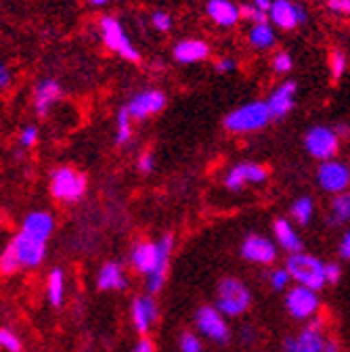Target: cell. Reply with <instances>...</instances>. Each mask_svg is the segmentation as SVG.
I'll use <instances>...</instances> for the list:
<instances>
[{"label":"cell","instance_id":"obj_37","mask_svg":"<svg viewBox=\"0 0 350 352\" xmlns=\"http://www.w3.org/2000/svg\"><path fill=\"white\" fill-rule=\"evenodd\" d=\"M137 168H139L141 174H151L153 168H155V157H153V153H151V151L141 153V155H139V162H137Z\"/></svg>","mask_w":350,"mask_h":352},{"label":"cell","instance_id":"obj_22","mask_svg":"<svg viewBox=\"0 0 350 352\" xmlns=\"http://www.w3.org/2000/svg\"><path fill=\"white\" fill-rule=\"evenodd\" d=\"M206 11H208V17L221 28H233L241 19L239 7L233 5L231 0H208Z\"/></svg>","mask_w":350,"mask_h":352},{"label":"cell","instance_id":"obj_41","mask_svg":"<svg viewBox=\"0 0 350 352\" xmlns=\"http://www.w3.org/2000/svg\"><path fill=\"white\" fill-rule=\"evenodd\" d=\"M214 69H216L218 74H229V72L235 69V61L229 59V57H223V59H218V61H216Z\"/></svg>","mask_w":350,"mask_h":352},{"label":"cell","instance_id":"obj_44","mask_svg":"<svg viewBox=\"0 0 350 352\" xmlns=\"http://www.w3.org/2000/svg\"><path fill=\"white\" fill-rule=\"evenodd\" d=\"M340 256H342L344 260H350V231L344 235V239H342V243H340Z\"/></svg>","mask_w":350,"mask_h":352},{"label":"cell","instance_id":"obj_38","mask_svg":"<svg viewBox=\"0 0 350 352\" xmlns=\"http://www.w3.org/2000/svg\"><path fill=\"white\" fill-rule=\"evenodd\" d=\"M287 283H289V273H287V269H277V271L271 273V285H273L275 289H283Z\"/></svg>","mask_w":350,"mask_h":352},{"label":"cell","instance_id":"obj_49","mask_svg":"<svg viewBox=\"0 0 350 352\" xmlns=\"http://www.w3.org/2000/svg\"><path fill=\"white\" fill-rule=\"evenodd\" d=\"M250 338H254V331H250V329H243V340H245V342H250Z\"/></svg>","mask_w":350,"mask_h":352},{"label":"cell","instance_id":"obj_28","mask_svg":"<svg viewBox=\"0 0 350 352\" xmlns=\"http://www.w3.org/2000/svg\"><path fill=\"white\" fill-rule=\"evenodd\" d=\"M350 218V193H338L331 201V220L333 223H344Z\"/></svg>","mask_w":350,"mask_h":352},{"label":"cell","instance_id":"obj_32","mask_svg":"<svg viewBox=\"0 0 350 352\" xmlns=\"http://www.w3.org/2000/svg\"><path fill=\"white\" fill-rule=\"evenodd\" d=\"M151 25H153V30H157L160 34H166V32L172 30V15L166 13V11H155V13L151 15Z\"/></svg>","mask_w":350,"mask_h":352},{"label":"cell","instance_id":"obj_23","mask_svg":"<svg viewBox=\"0 0 350 352\" xmlns=\"http://www.w3.org/2000/svg\"><path fill=\"white\" fill-rule=\"evenodd\" d=\"M97 287L101 292H118L128 287L126 273L122 269V264L118 262H105L97 273Z\"/></svg>","mask_w":350,"mask_h":352},{"label":"cell","instance_id":"obj_48","mask_svg":"<svg viewBox=\"0 0 350 352\" xmlns=\"http://www.w3.org/2000/svg\"><path fill=\"white\" fill-rule=\"evenodd\" d=\"M111 0H89V5H93V7H103V5H109Z\"/></svg>","mask_w":350,"mask_h":352},{"label":"cell","instance_id":"obj_7","mask_svg":"<svg viewBox=\"0 0 350 352\" xmlns=\"http://www.w3.org/2000/svg\"><path fill=\"white\" fill-rule=\"evenodd\" d=\"M304 147L315 160L327 162L336 155L338 147H340V137L336 135L333 128L327 126H315L306 132L304 137Z\"/></svg>","mask_w":350,"mask_h":352},{"label":"cell","instance_id":"obj_45","mask_svg":"<svg viewBox=\"0 0 350 352\" xmlns=\"http://www.w3.org/2000/svg\"><path fill=\"white\" fill-rule=\"evenodd\" d=\"M271 3H273V0H252V5H254L256 9H260V11H265V13H269Z\"/></svg>","mask_w":350,"mask_h":352},{"label":"cell","instance_id":"obj_33","mask_svg":"<svg viewBox=\"0 0 350 352\" xmlns=\"http://www.w3.org/2000/svg\"><path fill=\"white\" fill-rule=\"evenodd\" d=\"M329 69H331V78H333V80H340V78L344 76V72H346V57H344V53L336 51V53L331 55V59H329Z\"/></svg>","mask_w":350,"mask_h":352},{"label":"cell","instance_id":"obj_19","mask_svg":"<svg viewBox=\"0 0 350 352\" xmlns=\"http://www.w3.org/2000/svg\"><path fill=\"white\" fill-rule=\"evenodd\" d=\"M55 231V218L49 214V212H30L25 218H23V225H21V233L34 237V239H40V241H49L51 235Z\"/></svg>","mask_w":350,"mask_h":352},{"label":"cell","instance_id":"obj_12","mask_svg":"<svg viewBox=\"0 0 350 352\" xmlns=\"http://www.w3.org/2000/svg\"><path fill=\"white\" fill-rule=\"evenodd\" d=\"M285 306L292 317L296 319H309L317 313L319 308V296L315 289H309V287H294L287 292V298H285Z\"/></svg>","mask_w":350,"mask_h":352},{"label":"cell","instance_id":"obj_35","mask_svg":"<svg viewBox=\"0 0 350 352\" xmlns=\"http://www.w3.org/2000/svg\"><path fill=\"white\" fill-rule=\"evenodd\" d=\"M181 352H201V342L195 333L181 336Z\"/></svg>","mask_w":350,"mask_h":352},{"label":"cell","instance_id":"obj_25","mask_svg":"<svg viewBox=\"0 0 350 352\" xmlns=\"http://www.w3.org/2000/svg\"><path fill=\"white\" fill-rule=\"evenodd\" d=\"M248 40H250V44L254 49L267 51L275 44V32L267 21L265 23H254L252 30L248 32Z\"/></svg>","mask_w":350,"mask_h":352},{"label":"cell","instance_id":"obj_9","mask_svg":"<svg viewBox=\"0 0 350 352\" xmlns=\"http://www.w3.org/2000/svg\"><path fill=\"white\" fill-rule=\"evenodd\" d=\"M166 95L157 88H147V91H139L130 97L126 109L133 120H147L155 113H160L166 107Z\"/></svg>","mask_w":350,"mask_h":352},{"label":"cell","instance_id":"obj_11","mask_svg":"<svg viewBox=\"0 0 350 352\" xmlns=\"http://www.w3.org/2000/svg\"><path fill=\"white\" fill-rule=\"evenodd\" d=\"M317 181L327 193H333V195L344 193L350 185V168H346V164L342 162L327 160L319 166Z\"/></svg>","mask_w":350,"mask_h":352},{"label":"cell","instance_id":"obj_27","mask_svg":"<svg viewBox=\"0 0 350 352\" xmlns=\"http://www.w3.org/2000/svg\"><path fill=\"white\" fill-rule=\"evenodd\" d=\"M133 139V118H130L126 105L118 109V118H116V143L120 147H126Z\"/></svg>","mask_w":350,"mask_h":352},{"label":"cell","instance_id":"obj_10","mask_svg":"<svg viewBox=\"0 0 350 352\" xmlns=\"http://www.w3.org/2000/svg\"><path fill=\"white\" fill-rule=\"evenodd\" d=\"M195 325L212 342H218V344L229 342V336H231L229 325L214 306H201L199 308V311L195 313Z\"/></svg>","mask_w":350,"mask_h":352},{"label":"cell","instance_id":"obj_20","mask_svg":"<svg viewBox=\"0 0 350 352\" xmlns=\"http://www.w3.org/2000/svg\"><path fill=\"white\" fill-rule=\"evenodd\" d=\"M241 256L250 262L269 264L277 258V250L269 239L260 237V235H250L241 245Z\"/></svg>","mask_w":350,"mask_h":352},{"label":"cell","instance_id":"obj_39","mask_svg":"<svg viewBox=\"0 0 350 352\" xmlns=\"http://www.w3.org/2000/svg\"><path fill=\"white\" fill-rule=\"evenodd\" d=\"M327 5L333 13L350 15V0H327Z\"/></svg>","mask_w":350,"mask_h":352},{"label":"cell","instance_id":"obj_46","mask_svg":"<svg viewBox=\"0 0 350 352\" xmlns=\"http://www.w3.org/2000/svg\"><path fill=\"white\" fill-rule=\"evenodd\" d=\"M321 352H338V344H336V342H329V340H327V342L323 340Z\"/></svg>","mask_w":350,"mask_h":352},{"label":"cell","instance_id":"obj_18","mask_svg":"<svg viewBox=\"0 0 350 352\" xmlns=\"http://www.w3.org/2000/svg\"><path fill=\"white\" fill-rule=\"evenodd\" d=\"M265 103L269 107L271 120L285 118L294 109V103H296V82L289 80V82L281 84L279 88H275L269 97V101H265Z\"/></svg>","mask_w":350,"mask_h":352},{"label":"cell","instance_id":"obj_4","mask_svg":"<svg viewBox=\"0 0 350 352\" xmlns=\"http://www.w3.org/2000/svg\"><path fill=\"white\" fill-rule=\"evenodd\" d=\"M287 273L298 285L309 289H321L325 285V264L309 254H292L287 260Z\"/></svg>","mask_w":350,"mask_h":352},{"label":"cell","instance_id":"obj_30","mask_svg":"<svg viewBox=\"0 0 350 352\" xmlns=\"http://www.w3.org/2000/svg\"><path fill=\"white\" fill-rule=\"evenodd\" d=\"M0 348H5L7 352H21L19 336L7 327H0Z\"/></svg>","mask_w":350,"mask_h":352},{"label":"cell","instance_id":"obj_34","mask_svg":"<svg viewBox=\"0 0 350 352\" xmlns=\"http://www.w3.org/2000/svg\"><path fill=\"white\" fill-rule=\"evenodd\" d=\"M292 67H294V61H292V57L285 51L283 53H277L273 57V69L277 74H287V72H292Z\"/></svg>","mask_w":350,"mask_h":352},{"label":"cell","instance_id":"obj_17","mask_svg":"<svg viewBox=\"0 0 350 352\" xmlns=\"http://www.w3.org/2000/svg\"><path fill=\"white\" fill-rule=\"evenodd\" d=\"M321 325H323L321 321H313L296 338H287L283 344L285 352H321V346H323Z\"/></svg>","mask_w":350,"mask_h":352},{"label":"cell","instance_id":"obj_31","mask_svg":"<svg viewBox=\"0 0 350 352\" xmlns=\"http://www.w3.org/2000/svg\"><path fill=\"white\" fill-rule=\"evenodd\" d=\"M239 17H241V19H250V21H254V23H265V21L269 19V13L256 9L254 5H241V7H239Z\"/></svg>","mask_w":350,"mask_h":352},{"label":"cell","instance_id":"obj_3","mask_svg":"<svg viewBox=\"0 0 350 352\" xmlns=\"http://www.w3.org/2000/svg\"><path fill=\"white\" fill-rule=\"evenodd\" d=\"M271 120L269 107L265 101H252L248 105L237 107L225 118V128L233 135H243V132H256L262 130Z\"/></svg>","mask_w":350,"mask_h":352},{"label":"cell","instance_id":"obj_15","mask_svg":"<svg viewBox=\"0 0 350 352\" xmlns=\"http://www.w3.org/2000/svg\"><path fill=\"white\" fill-rule=\"evenodd\" d=\"M61 97H63V88L57 80L53 78L40 80L34 88V109L38 118H47Z\"/></svg>","mask_w":350,"mask_h":352},{"label":"cell","instance_id":"obj_14","mask_svg":"<svg viewBox=\"0 0 350 352\" xmlns=\"http://www.w3.org/2000/svg\"><path fill=\"white\" fill-rule=\"evenodd\" d=\"M157 317H160V311H157V304L151 298V294L139 296L133 300V304H130V319H133V325L141 336L149 333V329L155 325Z\"/></svg>","mask_w":350,"mask_h":352},{"label":"cell","instance_id":"obj_1","mask_svg":"<svg viewBox=\"0 0 350 352\" xmlns=\"http://www.w3.org/2000/svg\"><path fill=\"white\" fill-rule=\"evenodd\" d=\"M174 237L164 235L160 241H139L130 252V264L147 279L149 294H157L168 277Z\"/></svg>","mask_w":350,"mask_h":352},{"label":"cell","instance_id":"obj_24","mask_svg":"<svg viewBox=\"0 0 350 352\" xmlns=\"http://www.w3.org/2000/svg\"><path fill=\"white\" fill-rule=\"evenodd\" d=\"M273 231H275V237H277L279 245H281L285 252H292V254H300V252H302V241H300L298 233L294 231V227L287 223L285 218L275 220Z\"/></svg>","mask_w":350,"mask_h":352},{"label":"cell","instance_id":"obj_2","mask_svg":"<svg viewBox=\"0 0 350 352\" xmlns=\"http://www.w3.org/2000/svg\"><path fill=\"white\" fill-rule=\"evenodd\" d=\"M99 32H101V40L105 47L120 55L124 61H130V63H139L141 61V53L137 51V47L133 42H130L122 21L118 17H111V15H105L101 17L99 21Z\"/></svg>","mask_w":350,"mask_h":352},{"label":"cell","instance_id":"obj_40","mask_svg":"<svg viewBox=\"0 0 350 352\" xmlns=\"http://www.w3.org/2000/svg\"><path fill=\"white\" fill-rule=\"evenodd\" d=\"M13 82V74L11 69L5 65V63H0V91H5V88H9Z\"/></svg>","mask_w":350,"mask_h":352},{"label":"cell","instance_id":"obj_6","mask_svg":"<svg viewBox=\"0 0 350 352\" xmlns=\"http://www.w3.org/2000/svg\"><path fill=\"white\" fill-rule=\"evenodd\" d=\"M51 193L63 204H76L86 193V176L72 166H59L51 174Z\"/></svg>","mask_w":350,"mask_h":352},{"label":"cell","instance_id":"obj_13","mask_svg":"<svg viewBox=\"0 0 350 352\" xmlns=\"http://www.w3.org/2000/svg\"><path fill=\"white\" fill-rule=\"evenodd\" d=\"M269 17L273 21V25L289 32L306 21V9L300 5H294L292 0H273L271 9H269Z\"/></svg>","mask_w":350,"mask_h":352},{"label":"cell","instance_id":"obj_16","mask_svg":"<svg viewBox=\"0 0 350 352\" xmlns=\"http://www.w3.org/2000/svg\"><path fill=\"white\" fill-rule=\"evenodd\" d=\"M267 168L260 166V164H254V162H245V164H237L229 170L227 179H225V185L231 189V191H239L243 185L248 183H262L267 181Z\"/></svg>","mask_w":350,"mask_h":352},{"label":"cell","instance_id":"obj_43","mask_svg":"<svg viewBox=\"0 0 350 352\" xmlns=\"http://www.w3.org/2000/svg\"><path fill=\"white\" fill-rule=\"evenodd\" d=\"M133 352H155V348H153V342H149L147 338H141L137 346L133 348Z\"/></svg>","mask_w":350,"mask_h":352},{"label":"cell","instance_id":"obj_47","mask_svg":"<svg viewBox=\"0 0 350 352\" xmlns=\"http://www.w3.org/2000/svg\"><path fill=\"white\" fill-rule=\"evenodd\" d=\"M333 130H336V135H338V137H346V135H348V126H344V124H338Z\"/></svg>","mask_w":350,"mask_h":352},{"label":"cell","instance_id":"obj_26","mask_svg":"<svg viewBox=\"0 0 350 352\" xmlns=\"http://www.w3.org/2000/svg\"><path fill=\"white\" fill-rule=\"evenodd\" d=\"M47 298L51 302V306L59 308L63 304V298H65V275L61 269H53L49 273V279H47Z\"/></svg>","mask_w":350,"mask_h":352},{"label":"cell","instance_id":"obj_5","mask_svg":"<svg viewBox=\"0 0 350 352\" xmlns=\"http://www.w3.org/2000/svg\"><path fill=\"white\" fill-rule=\"evenodd\" d=\"M252 296L239 279H223L216 287V311L225 317H239L248 311Z\"/></svg>","mask_w":350,"mask_h":352},{"label":"cell","instance_id":"obj_21","mask_svg":"<svg viewBox=\"0 0 350 352\" xmlns=\"http://www.w3.org/2000/svg\"><path fill=\"white\" fill-rule=\"evenodd\" d=\"M208 55H210V47L204 40H195V38L181 40V42L174 44V49H172L174 61H179L183 65L199 63V61L208 59Z\"/></svg>","mask_w":350,"mask_h":352},{"label":"cell","instance_id":"obj_42","mask_svg":"<svg viewBox=\"0 0 350 352\" xmlns=\"http://www.w3.org/2000/svg\"><path fill=\"white\" fill-rule=\"evenodd\" d=\"M340 279V269L336 264H325V283H336Z\"/></svg>","mask_w":350,"mask_h":352},{"label":"cell","instance_id":"obj_36","mask_svg":"<svg viewBox=\"0 0 350 352\" xmlns=\"http://www.w3.org/2000/svg\"><path fill=\"white\" fill-rule=\"evenodd\" d=\"M19 143H21V147H25V149L34 147V145L38 143V128H36V126H25V128L21 130V135H19Z\"/></svg>","mask_w":350,"mask_h":352},{"label":"cell","instance_id":"obj_29","mask_svg":"<svg viewBox=\"0 0 350 352\" xmlns=\"http://www.w3.org/2000/svg\"><path fill=\"white\" fill-rule=\"evenodd\" d=\"M292 216L298 220L300 225H306L313 216V199L311 197H300L292 206Z\"/></svg>","mask_w":350,"mask_h":352},{"label":"cell","instance_id":"obj_8","mask_svg":"<svg viewBox=\"0 0 350 352\" xmlns=\"http://www.w3.org/2000/svg\"><path fill=\"white\" fill-rule=\"evenodd\" d=\"M9 248L13 250V254L19 262V269H36V267H40L42 260L47 256V241L34 239L21 231H19V235L13 237Z\"/></svg>","mask_w":350,"mask_h":352}]
</instances>
